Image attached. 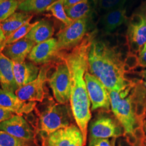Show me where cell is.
Returning a JSON list of instances; mask_svg holds the SVG:
<instances>
[{
	"label": "cell",
	"mask_w": 146,
	"mask_h": 146,
	"mask_svg": "<svg viewBox=\"0 0 146 146\" xmlns=\"http://www.w3.org/2000/svg\"><path fill=\"white\" fill-rule=\"evenodd\" d=\"M142 78L145 80L146 82V69H143L140 73H138Z\"/></svg>",
	"instance_id": "obj_36"
},
{
	"label": "cell",
	"mask_w": 146,
	"mask_h": 146,
	"mask_svg": "<svg viewBox=\"0 0 146 146\" xmlns=\"http://www.w3.org/2000/svg\"><path fill=\"white\" fill-rule=\"evenodd\" d=\"M14 115V113L11 110L0 107V123L10 119Z\"/></svg>",
	"instance_id": "obj_31"
},
{
	"label": "cell",
	"mask_w": 146,
	"mask_h": 146,
	"mask_svg": "<svg viewBox=\"0 0 146 146\" xmlns=\"http://www.w3.org/2000/svg\"><path fill=\"white\" fill-rule=\"evenodd\" d=\"M64 0H58L54 2L47 9V11H50L52 15L57 19L61 21L66 26L70 25L73 22L67 15L63 5Z\"/></svg>",
	"instance_id": "obj_23"
},
{
	"label": "cell",
	"mask_w": 146,
	"mask_h": 146,
	"mask_svg": "<svg viewBox=\"0 0 146 146\" xmlns=\"http://www.w3.org/2000/svg\"><path fill=\"white\" fill-rule=\"evenodd\" d=\"M124 0H95V4L100 12L107 13L123 7Z\"/></svg>",
	"instance_id": "obj_26"
},
{
	"label": "cell",
	"mask_w": 146,
	"mask_h": 146,
	"mask_svg": "<svg viewBox=\"0 0 146 146\" xmlns=\"http://www.w3.org/2000/svg\"><path fill=\"white\" fill-rule=\"evenodd\" d=\"M145 21V19L141 14L135 13L131 16L128 25L133 26H138L142 25Z\"/></svg>",
	"instance_id": "obj_30"
},
{
	"label": "cell",
	"mask_w": 146,
	"mask_h": 146,
	"mask_svg": "<svg viewBox=\"0 0 146 146\" xmlns=\"http://www.w3.org/2000/svg\"><path fill=\"white\" fill-rule=\"evenodd\" d=\"M119 146H121V145H119Z\"/></svg>",
	"instance_id": "obj_42"
},
{
	"label": "cell",
	"mask_w": 146,
	"mask_h": 146,
	"mask_svg": "<svg viewBox=\"0 0 146 146\" xmlns=\"http://www.w3.org/2000/svg\"><path fill=\"white\" fill-rule=\"evenodd\" d=\"M20 1L5 0L0 3V22L4 21L15 13Z\"/></svg>",
	"instance_id": "obj_25"
},
{
	"label": "cell",
	"mask_w": 146,
	"mask_h": 146,
	"mask_svg": "<svg viewBox=\"0 0 146 146\" xmlns=\"http://www.w3.org/2000/svg\"><path fill=\"white\" fill-rule=\"evenodd\" d=\"M89 98L92 103L91 109L94 111L98 109L109 110L110 106V93L98 78L87 71L84 74Z\"/></svg>",
	"instance_id": "obj_9"
},
{
	"label": "cell",
	"mask_w": 146,
	"mask_h": 146,
	"mask_svg": "<svg viewBox=\"0 0 146 146\" xmlns=\"http://www.w3.org/2000/svg\"><path fill=\"white\" fill-rule=\"evenodd\" d=\"M34 26V23H31L28 22L25 23L24 25L19 28L14 33H13L9 37L6 42V45L11 44L14 42H16L21 38L25 37L27 34L31 31V28Z\"/></svg>",
	"instance_id": "obj_27"
},
{
	"label": "cell",
	"mask_w": 146,
	"mask_h": 146,
	"mask_svg": "<svg viewBox=\"0 0 146 146\" xmlns=\"http://www.w3.org/2000/svg\"><path fill=\"white\" fill-rule=\"evenodd\" d=\"M56 1L58 0H21L17 10L28 14L42 13Z\"/></svg>",
	"instance_id": "obj_21"
},
{
	"label": "cell",
	"mask_w": 146,
	"mask_h": 146,
	"mask_svg": "<svg viewBox=\"0 0 146 146\" xmlns=\"http://www.w3.org/2000/svg\"><path fill=\"white\" fill-rule=\"evenodd\" d=\"M3 1H5V0H0V3H1L2 2H3Z\"/></svg>",
	"instance_id": "obj_39"
},
{
	"label": "cell",
	"mask_w": 146,
	"mask_h": 146,
	"mask_svg": "<svg viewBox=\"0 0 146 146\" xmlns=\"http://www.w3.org/2000/svg\"><path fill=\"white\" fill-rule=\"evenodd\" d=\"M145 131H146V127H145Z\"/></svg>",
	"instance_id": "obj_40"
},
{
	"label": "cell",
	"mask_w": 146,
	"mask_h": 146,
	"mask_svg": "<svg viewBox=\"0 0 146 146\" xmlns=\"http://www.w3.org/2000/svg\"><path fill=\"white\" fill-rule=\"evenodd\" d=\"M95 38L89 52V72L98 78L109 92L120 91L133 84V81L125 76L124 60L119 48Z\"/></svg>",
	"instance_id": "obj_2"
},
{
	"label": "cell",
	"mask_w": 146,
	"mask_h": 146,
	"mask_svg": "<svg viewBox=\"0 0 146 146\" xmlns=\"http://www.w3.org/2000/svg\"><path fill=\"white\" fill-rule=\"evenodd\" d=\"M124 70L125 73H130L134 71L136 68L140 66L139 58L134 52H130L123 61Z\"/></svg>",
	"instance_id": "obj_28"
},
{
	"label": "cell",
	"mask_w": 146,
	"mask_h": 146,
	"mask_svg": "<svg viewBox=\"0 0 146 146\" xmlns=\"http://www.w3.org/2000/svg\"><path fill=\"white\" fill-rule=\"evenodd\" d=\"M125 9L123 7L108 11L102 15L100 20L102 31L109 34L122 25L127 20Z\"/></svg>",
	"instance_id": "obj_18"
},
{
	"label": "cell",
	"mask_w": 146,
	"mask_h": 146,
	"mask_svg": "<svg viewBox=\"0 0 146 146\" xmlns=\"http://www.w3.org/2000/svg\"><path fill=\"white\" fill-rule=\"evenodd\" d=\"M0 131L26 141L35 142L36 133L22 115L15 114L0 123Z\"/></svg>",
	"instance_id": "obj_10"
},
{
	"label": "cell",
	"mask_w": 146,
	"mask_h": 146,
	"mask_svg": "<svg viewBox=\"0 0 146 146\" xmlns=\"http://www.w3.org/2000/svg\"><path fill=\"white\" fill-rule=\"evenodd\" d=\"M60 59V61L56 63L55 70L48 81L57 102L67 104L70 99L71 77L67 63Z\"/></svg>",
	"instance_id": "obj_5"
},
{
	"label": "cell",
	"mask_w": 146,
	"mask_h": 146,
	"mask_svg": "<svg viewBox=\"0 0 146 146\" xmlns=\"http://www.w3.org/2000/svg\"><path fill=\"white\" fill-rule=\"evenodd\" d=\"M0 84L2 89L15 93L19 89L14 73L13 61L0 54Z\"/></svg>",
	"instance_id": "obj_16"
},
{
	"label": "cell",
	"mask_w": 146,
	"mask_h": 146,
	"mask_svg": "<svg viewBox=\"0 0 146 146\" xmlns=\"http://www.w3.org/2000/svg\"><path fill=\"white\" fill-rule=\"evenodd\" d=\"M58 41L55 38H51L46 41L36 44L33 48L27 58L36 64H49L58 57Z\"/></svg>",
	"instance_id": "obj_11"
},
{
	"label": "cell",
	"mask_w": 146,
	"mask_h": 146,
	"mask_svg": "<svg viewBox=\"0 0 146 146\" xmlns=\"http://www.w3.org/2000/svg\"><path fill=\"white\" fill-rule=\"evenodd\" d=\"M143 84H144V86H145V87H146V81H143Z\"/></svg>",
	"instance_id": "obj_37"
},
{
	"label": "cell",
	"mask_w": 146,
	"mask_h": 146,
	"mask_svg": "<svg viewBox=\"0 0 146 146\" xmlns=\"http://www.w3.org/2000/svg\"><path fill=\"white\" fill-rule=\"evenodd\" d=\"M33 15L24 12H15L5 20L0 22V26L8 38L19 28L29 22Z\"/></svg>",
	"instance_id": "obj_19"
},
{
	"label": "cell",
	"mask_w": 146,
	"mask_h": 146,
	"mask_svg": "<svg viewBox=\"0 0 146 146\" xmlns=\"http://www.w3.org/2000/svg\"><path fill=\"white\" fill-rule=\"evenodd\" d=\"M51 67L50 63L41 66L37 78L29 84L18 89L15 93L16 96L25 102H42L45 97L44 85L48 81V73Z\"/></svg>",
	"instance_id": "obj_7"
},
{
	"label": "cell",
	"mask_w": 146,
	"mask_h": 146,
	"mask_svg": "<svg viewBox=\"0 0 146 146\" xmlns=\"http://www.w3.org/2000/svg\"><path fill=\"white\" fill-rule=\"evenodd\" d=\"M117 43L121 46H123L125 44L128 43V39L127 35L120 34H117Z\"/></svg>",
	"instance_id": "obj_34"
},
{
	"label": "cell",
	"mask_w": 146,
	"mask_h": 146,
	"mask_svg": "<svg viewBox=\"0 0 146 146\" xmlns=\"http://www.w3.org/2000/svg\"><path fill=\"white\" fill-rule=\"evenodd\" d=\"M72 110L67 104L52 101L40 115V128L43 138L71 125Z\"/></svg>",
	"instance_id": "obj_4"
},
{
	"label": "cell",
	"mask_w": 146,
	"mask_h": 146,
	"mask_svg": "<svg viewBox=\"0 0 146 146\" xmlns=\"http://www.w3.org/2000/svg\"><path fill=\"white\" fill-rule=\"evenodd\" d=\"M96 34L95 31L87 34L78 46L69 52H60L58 55V58L67 63L69 68L71 77L70 108L76 125L82 133L85 145L92 115L90 101L84 76L88 70L89 52Z\"/></svg>",
	"instance_id": "obj_1"
},
{
	"label": "cell",
	"mask_w": 146,
	"mask_h": 146,
	"mask_svg": "<svg viewBox=\"0 0 146 146\" xmlns=\"http://www.w3.org/2000/svg\"><path fill=\"white\" fill-rule=\"evenodd\" d=\"M93 7H96V5H92L91 0H82L64 9L68 17L74 21L91 17Z\"/></svg>",
	"instance_id": "obj_20"
},
{
	"label": "cell",
	"mask_w": 146,
	"mask_h": 146,
	"mask_svg": "<svg viewBox=\"0 0 146 146\" xmlns=\"http://www.w3.org/2000/svg\"><path fill=\"white\" fill-rule=\"evenodd\" d=\"M126 35L128 37V44L137 43L142 49L146 43V21L142 25L138 26L128 25Z\"/></svg>",
	"instance_id": "obj_22"
},
{
	"label": "cell",
	"mask_w": 146,
	"mask_h": 146,
	"mask_svg": "<svg viewBox=\"0 0 146 146\" xmlns=\"http://www.w3.org/2000/svg\"><path fill=\"white\" fill-rule=\"evenodd\" d=\"M35 43L25 37L11 44L6 45L2 53L14 62H23Z\"/></svg>",
	"instance_id": "obj_14"
},
{
	"label": "cell",
	"mask_w": 146,
	"mask_h": 146,
	"mask_svg": "<svg viewBox=\"0 0 146 146\" xmlns=\"http://www.w3.org/2000/svg\"><path fill=\"white\" fill-rule=\"evenodd\" d=\"M126 1H127V0H124V1H123V3H124V5L125 4V3L126 2Z\"/></svg>",
	"instance_id": "obj_38"
},
{
	"label": "cell",
	"mask_w": 146,
	"mask_h": 146,
	"mask_svg": "<svg viewBox=\"0 0 146 146\" xmlns=\"http://www.w3.org/2000/svg\"><path fill=\"white\" fill-rule=\"evenodd\" d=\"M139 64L140 66L146 68V43L142 47V49L139 52Z\"/></svg>",
	"instance_id": "obj_32"
},
{
	"label": "cell",
	"mask_w": 146,
	"mask_h": 146,
	"mask_svg": "<svg viewBox=\"0 0 146 146\" xmlns=\"http://www.w3.org/2000/svg\"><path fill=\"white\" fill-rule=\"evenodd\" d=\"M7 40V38L5 36V34L0 26V54L2 53L6 46Z\"/></svg>",
	"instance_id": "obj_33"
},
{
	"label": "cell",
	"mask_w": 146,
	"mask_h": 146,
	"mask_svg": "<svg viewBox=\"0 0 146 146\" xmlns=\"http://www.w3.org/2000/svg\"><path fill=\"white\" fill-rule=\"evenodd\" d=\"M35 143L26 141L0 131V146H35Z\"/></svg>",
	"instance_id": "obj_24"
},
{
	"label": "cell",
	"mask_w": 146,
	"mask_h": 146,
	"mask_svg": "<svg viewBox=\"0 0 146 146\" xmlns=\"http://www.w3.org/2000/svg\"><path fill=\"white\" fill-rule=\"evenodd\" d=\"M120 91H110L112 111L122 126L125 134H134L136 118L132 106L131 89L136 82Z\"/></svg>",
	"instance_id": "obj_3"
},
{
	"label": "cell",
	"mask_w": 146,
	"mask_h": 146,
	"mask_svg": "<svg viewBox=\"0 0 146 146\" xmlns=\"http://www.w3.org/2000/svg\"><path fill=\"white\" fill-rule=\"evenodd\" d=\"M36 102H25L15 93L0 88V107L9 110L17 115L28 114L35 109Z\"/></svg>",
	"instance_id": "obj_13"
},
{
	"label": "cell",
	"mask_w": 146,
	"mask_h": 146,
	"mask_svg": "<svg viewBox=\"0 0 146 146\" xmlns=\"http://www.w3.org/2000/svg\"><path fill=\"white\" fill-rule=\"evenodd\" d=\"M116 138L90 139L88 146H115Z\"/></svg>",
	"instance_id": "obj_29"
},
{
	"label": "cell",
	"mask_w": 146,
	"mask_h": 146,
	"mask_svg": "<svg viewBox=\"0 0 146 146\" xmlns=\"http://www.w3.org/2000/svg\"></svg>",
	"instance_id": "obj_41"
},
{
	"label": "cell",
	"mask_w": 146,
	"mask_h": 146,
	"mask_svg": "<svg viewBox=\"0 0 146 146\" xmlns=\"http://www.w3.org/2000/svg\"><path fill=\"white\" fill-rule=\"evenodd\" d=\"M90 17H84L60 30L56 34L59 52L69 51L82 42L87 34Z\"/></svg>",
	"instance_id": "obj_6"
},
{
	"label": "cell",
	"mask_w": 146,
	"mask_h": 146,
	"mask_svg": "<svg viewBox=\"0 0 146 146\" xmlns=\"http://www.w3.org/2000/svg\"><path fill=\"white\" fill-rule=\"evenodd\" d=\"M122 134L120 126L113 119L106 116L94 120L90 127V139L117 138Z\"/></svg>",
	"instance_id": "obj_12"
},
{
	"label": "cell",
	"mask_w": 146,
	"mask_h": 146,
	"mask_svg": "<svg viewBox=\"0 0 146 146\" xmlns=\"http://www.w3.org/2000/svg\"><path fill=\"white\" fill-rule=\"evenodd\" d=\"M44 139V146H84L85 143L81 131L73 123L60 129Z\"/></svg>",
	"instance_id": "obj_8"
},
{
	"label": "cell",
	"mask_w": 146,
	"mask_h": 146,
	"mask_svg": "<svg viewBox=\"0 0 146 146\" xmlns=\"http://www.w3.org/2000/svg\"><path fill=\"white\" fill-rule=\"evenodd\" d=\"M55 29L52 22L47 19H43L34 23L31 31L25 37L36 44L52 38Z\"/></svg>",
	"instance_id": "obj_17"
},
{
	"label": "cell",
	"mask_w": 146,
	"mask_h": 146,
	"mask_svg": "<svg viewBox=\"0 0 146 146\" xmlns=\"http://www.w3.org/2000/svg\"><path fill=\"white\" fill-rule=\"evenodd\" d=\"M82 0H64L63 2V5L64 8H68L69 7L73 5L76 3L81 1Z\"/></svg>",
	"instance_id": "obj_35"
},
{
	"label": "cell",
	"mask_w": 146,
	"mask_h": 146,
	"mask_svg": "<svg viewBox=\"0 0 146 146\" xmlns=\"http://www.w3.org/2000/svg\"><path fill=\"white\" fill-rule=\"evenodd\" d=\"M14 73L19 88L29 84L37 78L40 68L31 61L13 62Z\"/></svg>",
	"instance_id": "obj_15"
}]
</instances>
